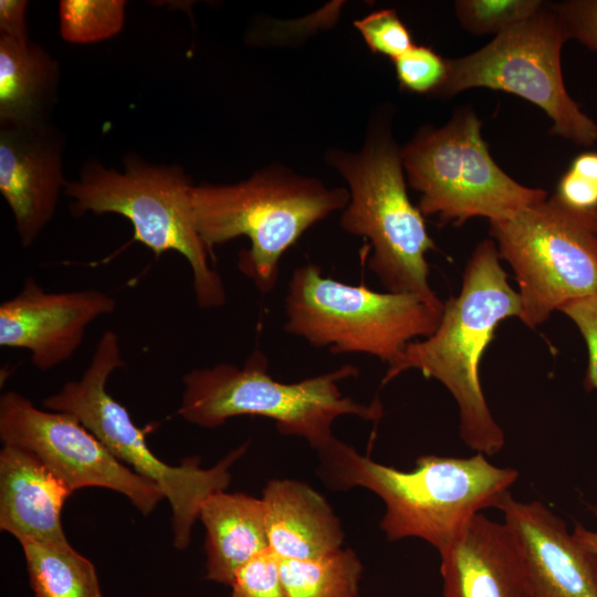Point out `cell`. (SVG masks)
Returning a JSON list of instances; mask_svg holds the SVG:
<instances>
[{
    "label": "cell",
    "instance_id": "f546056e",
    "mask_svg": "<svg viewBox=\"0 0 597 597\" xmlns=\"http://www.w3.org/2000/svg\"><path fill=\"white\" fill-rule=\"evenodd\" d=\"M568 40L597 53V0H566L551 4Z\"/></svg>",
    "mask_w": 597,
    "mask_h": 597
},
{
    "label": "cell",
    "instance_id": "83f0119b",
    "mask_svg": "<svg viewBox=\"0 0 597 597\" xmlns=\"http://www.w3.org/2000/svg\"><path fill=\"white\" fill-rule=\"evenodd\" d=\"M554 195L574 209L597 211V153L585 151L575 157Z\"/></svg>",
    "mask_w": 597,
    "mask_h": 597
},
{
    "label": "cell",
    "instance_id": "8992f818",
    "mask_svg": "<svg viewBox=\"0 0 597 597\" xmlns=\"http://www.w3.org/2000/svg\"><path fill=\"white\" fill-rule=\"evenodd\" d=\"M124 365L118 335L105 331L82 376L46 397L43 406L74 417L118 461L161 489L171 506L174 547L185 549L202 502L226 490L231 479L229 468L245 452L247 444L209 469L200 467V458H187L179 465L167 464L148 448L145 432L106 389L111 375Z\"/></svg>",
    "mask_w": 597,
    "mask_h": 597
},
{
    "label": "cell",
    "instance_id": "1f68e13d",
    "mask_svg": "<svg viewBox=\"0 0 597 597\" xmlns=\"http://www.w3.org/2000/svg\"><path fill=\"white\" fill-rule=\"evenodd\" d=\"M572 533L580 545L597 555V531H590L577 524Z\"/></svg>",
    "mask_w": 597,
    "mask_h": 597
},
{
    "label": "cell",
    "instance_id": "603a6c76",
    "mask_svg": "<svg viewBox=\"0 0 597 597\" xmlns=\"http://www.w3.org/2000/svg\"><path fill=\"white\" fill-rule=\"evenodd\" d=\"M125 8L123 0H62L59 4L61 35L76 44L109 39L122 30Z\"/></svg>",
    "mask_w": 597,
    "mask_h": 597
},
{
    "label": "cell",
    "instance_id": "ac0fdd59",
    "mask_svg": "<svg viewBox=\"0 0 597 597\" xmlns=\"http://www.w3.org/2000/svg\"><path fill=\"white\" fill-rule=\"evenodd\" d=\"M270 549L286 559H314L342 548L344 532L326 499L308 484L273 479L263 490Z\"/></svg>",
    "mask_w": 597,
    "mask_h": 597
},
{
    "label": "cell",
    "instance_id": "4dcf8cb0",
    "mask_svg": "<svg viewBox=\"0 0 597 597\" xmlns=\"http://www.w3.org/2000/svg\"><path fill=\"white\" fill-rule=\"evenodd\" d=\"M25 0H0V34L28 42L25 24Z\"/></svg>",
    "mask_w": 597,
    "mask_h": 597
},
{
    "label": "cell",
    "instance_id": "8fae6325",
    "mask_svg": "<svg viewBox=\"0 0 597 597\" xmlns=\"http://www.w3.org/2000/svg\"><path fill=\"white\" fill-rule=\"evenodd\" d=\"M566 33L551 4L494 36L465 56L447 59L448 75L438 96L484 87L515 94L542 108L552 133L580 146L597 142V123L569 96L561 53Z\"/></svg>",
    "mask_w": 597,
    "mask_h": 597
},
{
    "label": "cell",
    "instance_id": "9c48e42d",
    "mask_svg": "<svg viewBox=\"0 0 597 597\" xmlns=\"http://www.w3.org/2000/svg\"><path fill=\"white\" fill-rule=\"evenodd\" d=\"M401 158L410 187L420 195L419 210L442 226L476 217L502 220L547 198L544 189L521 185L498 166L481 121L468 107L439 128L420 129L401 147Z\"/></svg>",
    "mask_w": 597,
    "mask_h": 597
},
{
    "label": "cell",
    "instance_id": "ba28073f",
    "mask_svg": "<svg viewBox=\"0 0 597 597\" xmlns=\"http://www.w3.org/2000/svg\"><path fill=\"white\" fill-rule=\"evenodd\" d=\"M284 329L332 354H367L388 365L405 346L430 336L443 308L409 293L376 292L296 268L284 301Z\"/></svg>",
    "mask_w": 597,
    "mask_h": 597
},
{
    "label": "cell",
    "instance_id": "277c9868",
    "mask_svg": "<svg viewBox=\"0 0 597 597\" xmlns=\"http://www.w3.org/2000/svg\"><path fill=\"white\" fill-rule=\"evenodd\" d=\"M327 161L347 181L341 227L369 242L368 269L387 292L409 293L443 308L429 284L426 254L434 249L423 214L409 199L401 148L389 127L376 124L358 151L332 149Z\"/></svg>",
    "mask_w": 597,
    "mask_h": 597
},
{
    "label": "cell",
    "instance_id": "e0dca14e",
    "mask_svg": "<svg viewBox=\"0 0 597 597\" xmlns=\"http://www.w3.org/2000/svg\"><path fill=\"white\" fill-rule=\"evenodd\" d=\"M72 490L34 453L0 451V528L23 541L67 540L61 512Z\"/></svg>",
    "mask_w": 597,
    "mask_h": 597
},
{
    "label": "cell",
    "instance_id": "44dd1931",
    "mask_svg": "<svg viewBox=\"0 0 597 597\" xmlns=\"http://www.w3.org/2000/svg\"><path fill=\"white\" fill-rule=\"evenodd\" d=\"M35 597H103L95 566L65 541H23Z\"/></svg>",
    "mask_w": 597,
    "mask_h": 597
},
{
    "label": "cell",
    "instance_id": "d6986e66",
    "mask_svg": "<svg viewBox=\"0 0 597 597\" xmlns=\"http://www.w3.org/2000/svg\"><path fill=\"white\" fill-rule=\"evenodd\" d=\"M198 519L206 528V577L231 586L237 572L270 548L262 499L218 491L201 504Z\"/></svg>",
    "mask_w": 597,
    "mask_h": 597
},
{
    "label": "cell",
    "instance_id": "d4e9b609",
    "mask_svg": "<svg viewBox=\"0 0 597 597\" xmlns=\"http://www.w3.org/2000/svg\"><path fill=\"white\" fill-rule=\"evenodd\" d=\"M397 80L402 90L438 96L448 75V61L433 49L413 45L394 60Z\"/></svg>",
    "mask_w": 597,
    "mask_h": 597
},
{
    "label": "cell",
    "instance_id": "7402d4cb",
    "mask_svg": "<svg viewBox=\"0 0 597 597\" xmlns=\"http://www.w3.org/2000/svg\"><path fill=\"white\" fill-rule=\"evenodd\" d=\"M362 569L350 548L314 559L280 558L287 597H357Z\"/></svg>",
    "mask_w": 597,
    "mask_h": 597
},
{
    "label": "cell",
    "instance_id": "2e32d148",
    "mask_svg": "<svg viewBox=\"0 0 597 597\" xmlns=\"http://www.w3.org/2000/svg\"><path fill=\"white\" fill-rule=\"evenodd\" d=\"M439 555L443 597H531L515 538L504 522L478 513Z\"/></svg>",
    "mask_w": 597,
    "mask_h": 597
},
{
    "label": "cell",
    "instance_id": "cb8c5ba5",
    "mask_svg": "<svg viewBox=\"0 0 597 597\" xmlns=\"http://www.w3.org/2000/svg\"><path fill=\"white\" fill-rule=\"evenodd\" d=\"M544 4L541 0H459L454 12L468 32L496 36L536 14Z\"/></svg>",
    "mask_w": 597,
    "mask_h": 597
},
{
    "label": "cell",
    "instance_id": "30bf717a",
    "mask_svg": "<svg viewBox=\"0 0 597 597\" xmlns=\"http://www.w3.org/2000/svg\"><path fill=\"white\" fill-rule=\"evenodd\" d=\"M490 234L514 272L527 327L597 292V211L574 209L553 195L491 221Z\"/></svg>",
    "mask_w": 597,
    "mask_h": 597
},
{
    "label": "cell",
    "instance_id": "6da1fadb",
    "mask_svg": "<svg viewBox=\"0 0 597 597\" xmlns=\"http://www.w3.org/2000/svg\"><path fill=\"white\" fill-rule=\"evenodd\" d=\"M318 455V473L328 488L360 486L383 500L379 526L388 541L417 537L439 553L474 515L496 507L519 479L517 470L494 465L483 453L421 455L415 468L402 471L334 438Z\"/></svg>",
    "mask_w": 597,
    "mask_h": 597
},
{
    "label": "cell",
    "instance_id": "4fadbf2b",
    "mask_svg": "<svg viewBox=\"0 0 597 597\" xmlns=\"http://www.w3.org/2000/svg\"><path fill=\"white\" fill-rule=\"evenodd\" d=\"M115 308V300L100 290L48 293L29 276L0 304V346L25 349L34 367L49 370L67 362L87 327Z\"/></svg>",
    "mask_w": 597,
    "mask_h": 597
},
{
    "label": "cell",
    "instance_id": "7c38bea8",
    "mask_svg": "<svg viewBox=\"0 0 597 597\" xmlns=\"http://www.w3.org/2000/svg\"><path fill=\"white\" fill-rule=\"evenodd\" d=\"M0 438L3 444L34 453L72 491L87 486L116 491L143 515L165 499L156 483L118 461L74 417L39 409L13 390L0 397Z\"/></svg>",
    "mask_w": 597,
    "mask_h": 597
},
{
    "label": "cell",
    "instance_id": "f1b7e54d",
    "mask_svg": "<svg viewBox=\"0 0 597 597\" xmlns=\"http://www.w3.org/2000/svg\"><path fill=\"white\" fill-rule=\"evenodd\" d=\"M558 311L573 321L586 343L588 364L584 387L587 390H597V292L569 301Z\"/></svg>",
    "mask_w": 597,
    "mask_h": 597
},
{
    "label": "cell",
    "instance_id": "7a4b0ae2",
    "mask_svg": "<svg viewBox=\"0 0 597 597\" xmlns=\"http://www.w3.org/2000/svg\"><path fill=\"white\" fill-rule=\"evenodd\" d=\"M500 261L492 239L478 243L465 265L460 293L444 302L436 331L407 344L381 380L385 385L415 369L441 383L457 402L462 441L486 457L502 450L505 436L485 400L480 363L499 324L520 318L522 312L519 293Z\"/></svg>",
    "mask_w": 597,
    "mask_h": 597
},
{
    "label": "cell",
    "instance_id": "4316f807",
    "mask_svg": "<svg viewBox=\"0 0 597 597\" xmlns=\"http://www.w3.org/2000/svg\"><path fill=\"white\" fill-rule=\"evenodd\" d=\"M231 597H287L280 573V558L265 549L244 564L231 584Z\"/></svg>",
    "mask_w": 597,
    "mask_h": 597
},
{
    "label": "cell",
    "instance_id": "484cf974",
    "mask_svg": "<svg viewBox=\"0 0 597 597\" xmlns=\"http://www.w3.org/2000/svg\"><path fill=\"white\" fill-rule=\"evenodd\" d=\"M354 25L374 53L392 61L408 52L415 43L412 36L392 9H383L356 20Z\"/></svg>",
    "mask_w": 597,
    "mask_h": 597
},
{
    "label": "cell",
    "instance_id": "3957f363",
    "mask_svg": "<svg viewBox=\"0 0 597 597\" xmlns=\"http://www.w3.org/2000/svg\"><path fill=\"white\" fill-rule=\"evenodd\" d=\"M348 201V189L329 188L281 165L237 184H201L191 190L195 224L207 249L212 253L216 245L247 237L250 248L240 252L238 268L264 294L275 287L284 253Z\"/></svg>",
    "mask_w": 597,
    "mask_h": 597
},
{
    "label": "cell",
    "instance_id": "5bb4252c",
    "mask_svg": "<svg viewBox=\"0 0 597 597\" xmlns=\"http://www.w3.org/2000/svg\"><path fill=\"white\" fill-rule=\"evenodd\" d=\"M496 509L515 538L531 597H597V555L563 519L543 502L519 501L510 492Z\"/></svg>",
    "mask_w": 597,
    "mask_h": 597
},
{
    "label": "cell",
    "instance_id": "52a82bcc",
    "mask_svg": "<svg viewBox=\"0 0 597 597\" xmlns=\"http://www.w3.org/2000/svg\"><path fill=\"white\" fill-rule=\"evenodd\" d=\"M195 185L178 165L148 164L127 156L118 172L93 161L64 193L72 199L74 216L117 213L128 219L134 239L156 254L176 251L189 263L193 291L201 308L221 307L227 292L213 265V254L202 242L193 220Z\"/></svg>",
    "mask_w": 597,
    "mask_h": 597
},
{
    "label": "cell",
    "instance_id": "9a60e30c",
    "mask_svg": "<svg viewBox=\"0 0 597 597\" xmlns=\"http://www.w3.org/2000/svg\"><path fill=\"white\" fill-rule=\"evenodd\" d=\"M66 185L60 145L46 125H1L0 192L22 247L32 245L51 221Z\"/></svg>",
    "mask_w": 597,
    "mask_h": 597
},
{
    "label": "cell",
    "instance_id": "5b68a950",
    "mask_svg": "<svg viewBox=\"0 0 597 597\" xmlns=\"http://www.w3.org/2000/svg\"><path fill=\"white\" fill-rule=\"evenodd\" d=\"M358 374L356 366L346 364L296 383H282L268 373L263 352L254 349L242 366L219 363L188 371L182 377L178 415L202 428H217L238 416L270 418L281 433L304 438L320 451L335 438L332 425L338 417L377 421L383 416L378 400L363 404L341 392L338 384Z\"/></svg>",
    "mask_w": 597,
    "mask_h": 597
},
{
    "label": "cell",
    "instance_id": "ffe728a7",
    "mask_svg": "<svg viewBox=\"0 0 597 597\" xmlns=\"http://www.w3.org/2000/svg\"><path fill=\"white\" fill-rule=\"evenodd\" d=\"M57 85V62L44 49L0 34L1 125H46Z\"/></svg>",
    "mask_w": 597,
    "mask_h": 597
}]
</instances>
